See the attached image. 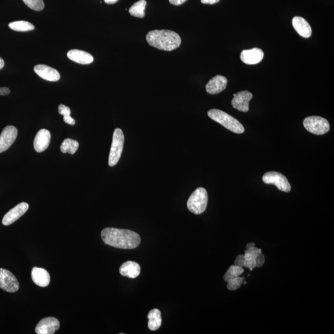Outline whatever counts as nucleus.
Instances as JSON below:
<instances>
[{
    "instance_id": "obj_1",
    "label": "nucleus",
    "mask_w": 334,
    "mask_h": 334,
    "mask_svg": "<svg viewBox=\"0 0 334 334\" xmlns=\"http://www.w3.org/2000/svg\"><path fill=\"white\" fill-rule=\"evenodd\" d=\"M101 237L107 245L120 249H135L141 243L140 236L129 230L106 228L102 231Z\"/></svg>"
},
{
    "instance_id": "obj_2",
    "label": "nucleus",
    "mask_w": 334,
    "mask_h": 334,
    "mask_svg": "<svg viewBox=\"0 0 334 334\" xmlns=\"http://www.w3.org/2000/svg\"><path fill=\"white\" fill-rule=\"evenodd\" d=\"M146 40L150 46L165 51L178 48L181 43L180 36L174 31L162 30L149 31Z\"/></svg>"
},
{
    "instance_id": "obj_3",
    "label": "nucleus",
    "mask_w": 334,
    "mask_h": 334,
    "mask_svg": "<svg viewBox=\"0 0 334 334\" xmlns=\"http://www.w3.org/2000/svg\"><path fill=\"white\" fill-rule=\"evenodd\" d=\"M209 118L224 126L233 133L242 134L244 132L243 125L232 116L219 109H211L207 113Z\"/></svg>"
},
{
    "instance_id": "obj_4",
    "label": "nucleus",
    "mask_w": 334,
    "mask_h": 334,
    "mask_svg": "<svg viewBox=\"0 0 334 334\" xmlns=\"http://www.w3.org/2000/svg\"><path fill=\"white\" fill-rule=\"evenodd\" d=\"M208 203V194L206 189L199 188L191 194L187 202V207L194 214L199 215L206 210Z\"/></svg>"
},
{
    "instance_id": "obj_5",
    "label": "nucleus",
    "mask_w": 334,
    "mask_h": 334,
    "mask_svg": "<svg viewBox=\"0 0 334 334\" xmlns=\"http://www.w3.org/2000/svg\"><path fill=\"white\" fill-rule=\"evenodd\" d=\"M125 136L122 130L120 128L115 129L113 135L112 143L110 148L109 165L110 167H114L119 161L122 156L124 145Z\"/></svg>"
},
{
    "instance_id": "obj_6",
    "label": "nucleus",
    "mask_w": 334,
    "mask_h": 334,
    "mask_svg": "<svg viewBox=\"0 0 334 334\" xmlns=\"http://www.w3.org/2000/svg\"><path fill=\"white\" fill-rule=\"evenodd\" d=\"M303 125L307 131L316 135H323L329 131V122L325 118L311 116L304 120Z\"/></svg>"
},
{
    "instance_id": "obj_7",
    "label": "nucleus",
    "mask_w": 334,
    "mask_h": 334,
    "mask_svg": "<svg viewBox=\"0 0 334 334\" xmlns=\"http://www.w3.org/2000/svg\"><path fill=\"white\" fill-rule=\"evenodd\" d=\"M262 180L265 184L275 185L279 190L285 193L291 191L290 183L285 176L282 173L276 172H267L263 176Z\"/></svg>"
},
{
    "instance_id": "obj_8",
    "label": "nucleus",
    "mask_w": 334,
    "mask_h": 334,
    "mask_svg": "<svg viewBox=\"0 0 334 334\" xmlns=\"http://www.w3.org/2000/svg\"><path fill=\"white\" fill-rule=\"evenodd\" d=\"M20 285L17 278L12 272L0 268V288L9 293L19 290Z\"/></svg>"
},
{
    "instance_id": "obj_9",
    "label": "nucleus",
    "mask_w": 334,
    "mask_h": 334,
    "mask_svg": "<svg viewBox=\"0 0 334 334\" xmlns=\"http://www.w3.org/2000/svg\"><path fill=\"white\" fill-rule=\"evenodd\" d=\"M17 129L13 126H7L0 135V153L6 151L17 139Z\"/></svg>"
},
{
    "instance_id": "obj_10",
    "label": "nucleus",
    "mask_w": 334,
    "mask_h": 334,
    "mask_svg": "<svg viewBox=\"0 0 334 334\" xmlns=\"http://www.w3.org/2000/svg\"><path fill=\"white\" fill-rule=\"evenodd\" d=\"M234 98L231 105L235 109L243 112H248L249 110V104L253 97V95L248 91L239 92L233 94Z\"/></svg>"
},
{
    "instance_id": "obj_11",
    "label": "nucleus",
    "mask_w": 334,
    "mask_h": 334,
    "mask_svg": "<svg viewBox=\"0 0 334 334\" xmlns=\"http://www.w3.org/2000/svg\"><path fill=\"white\" fill-rule=\"evenodd\" d=\"M29 209V205L26 202H21L15 206L14 208L11 209L5 215L3 218L2 223L5 226H9L12 224L17 220L22 217Z\"/></svg>"
},
{
    "instance_id": "obj_12",
    "label": "nucleus",
    "mask_w": 334,
    "mask_h": 334,
    "mask_svg": "<svg viewBox=\"0 0 334 334\" xmlns=\"http://www.w3.org/2000/svg\"><path fill=\"white\" fill-rule=\"evenodd\" d=\"M60 328V322L56 318L46 317L41 320L36 325L37 334H54Z\"/></svg>"
},
{
    "instance_id": "obj_13",
    "label": "nucleus",
    "mask_w": 334,
    "mask_h": 334,
    "mask_svg": "<svg viewBox=\"0 0 334 334\" xmlns=\"http://www.w3.org/2000/svg\"><path fill=\"white\" fill-rule=\"evenodd\" d=\"M264 52L259 48L244 50L242 51L240 58L241 61L248 65L257 64L264 59Z\"/></svg>"
},
{
    "instance_id": "obj_14",
    "label": "nucleus",
    "mask_w": 334,
    "mask_h": 334,
    "mask_svg": "<svg viewBox=\"0 0 334 334\" xmlns=\"http://www.w3.org/2000/svg\"><path fill=\"white\" fill-rule=\"evenodd\" d=\"M227 79L225 76H215L206 84L207 93L212 95L219 94L227 88Z\"/></svg>"
},
{
    "instance_id": "obj_15",
    "label": "nucleus",
    "mask_w": 334,
    "mask_h": 334,
    "mask_svg": "<svg viewBox=\"0 0 334 334\" xmlns=\"http://www.w3.org/2000/svg\"><path fill=\"white\" fill-rule=\"evenodd\" d=\"M51 135L49 130L42 129L37 133L34 140V149L37 152H42L49 147Z\"/></svg>"
},
{
    "instance_id": "obj_16",
    "label": "nucleus",
    "mask_w": 334,
    "mask_h": 334,
    "mask_svg": "<svg viewBox=\"0 0 334 334\" xmlns=\"http://www.w3.org/2000/svg\"><path fill=\"white\" fill-rule=\"evenodd\" d=\"M34 72L45 80L57 81L60 80V75L57 70L45 65H36L34 68Z\"/></svg>"
},
{
    "instance_id": "obj_17",
    "label": "nucleus",
    "mask_w": 334,
    "mask_h": 334,
    "mask_svg": "<svg viewBox=\"0 0 334 334\" xmlns=\"http://www.w3.org/2000/svg\"><path fill=\"white\" fill-rule=\"evenodd\" d=\"M31 278L33 282L41 287H47L51 282L49 272L42 268L34 267L31 271Z\"/></svg>"
},
{
    "instance_id": "obj_18",
    "label": "nucleus",
    "mask_w": 334,
    "mask_h": 334,
    "mask_svg": "<svg viewBox=\"0 0 334 334\" xmlns=\"http://www.w3.org/2000/svg\"><path fill=\"white\" fill-rule=\"evenodd\" d=\"M68 59L80 64H90L94 61L93 55L88 52L78 49H72L67 53Z\"/></svg>"
},
{
    "instance_id": "obj_19",
    "label": "nucleus",
    "mask_w": 334,
    "mask_h": 334,
    "mask_svg": "<svg viewBox=\"0 0 334 334\" xmlns=\"http://www.w3.org/2000/svg\"><path fill=\"white\" fill-rule=\"evenodd\" d=\"M292 24L294 30L299 35L304 38H309L312 35V28L304 18L295 17L293 18Z\"/></svg>"
},
{
    "instance_id": "obj_20",
    "label": "nucleus",
    "mask_w": 334,
    "mask_h": 334,
    "mask_svg": "<svg viewBox=\"0 0 334 334\" xmlns=\"http://www.w3.org/2000/svg\"><path fill=\"white\" fill-rule=\"evenodd\" d=\"M119 272L124 277L135 278L140 274L141 267L137 262L127 261L121 265Z\"/></svg>"
},
{
    "instance_id": "obj_21",
    "label": "nucleus",
    "mask_w": 334,
    "mask_h": 334,
    "mask_svg": "<svg viewBox=\"0 0 334 334\" xmlns=\"http://www.w3.org/2000/svg\"><path fill=\"white\" fill-rule=\"evenodd\" d=\"M149 319L148 327L152 331H156L162 325L161 312L159 309H154L151 310L147 315Z\"/></svg>"
},
{
    "instance_id": "obj_22",
    "label": "nucleus",
    "mask_w": 334,
    "mask_h": 334,
    "mask_svg": "<svg viewBox=\"0 0 334 334\" xmlns=\"http://www.w3.org/2000/svg\"><path fill=\"white\" fill-rule=\"evenodd\" d=\"M147 2L146 0H139L129 9V13L133 17L143 18L145 16Z\"/></svg>"
},
{
    "instance_id": "obj_23",
    "label": "nucleus",
    "mask_w": 334,
    "mask_h": 334,
    "mask_svg": "<svg viewBox=\"0 0 334 334\" xmlns=\"http://www.w3.org/2000/svg\"><path fill=\"white\" fill-rule=\"evenodd\" d=\"M79 147V143L77 141L74 139L67 138L63 141L61 146H60V151L63 153H69L74 154L75 153Z\"/></svg>"
},
{
    "instance_id": "obj_24",
    "label": "nucleus",
    "mask_w": 334,
    "mask_h": 334,
    "mask_svg": "<svg viewBox=\"0 0 334 334\" xmlns=\"http://www.w3.org/2000/svg\"><path fill=\"white\" fill-rule=\"evenodd\" d=\"M11 30L18 32H26L34 30V26L28 21H17L10 23L9 25Z\"/></svg>"
},
{
    "instance_id": "obj_25",
    "label": "nucleus",
    "mask_w": 334,
    "mask_h": 334,
    "mask_svg": "<svg viewBox=\"0 0 334 334\" xmlns=\"http://www.w3.org/2000/svg\"><path fill=\"white\" fill-rule=\"evenodd\" d=\"M244 272V269L243 267H240L236 266V265H231L229 268V269L227 270V272H226L224 277V280L225 282H228L233 278L240 277L241 274H243Z\"/></svg>"
},
{
    "instance_id": "obj_26",
    "label": "nucleus",
    "mask_w": 334,
    "mask_h": 334,
    "mask_svg": "<svg viewBox=\"0 0 334 334\" xmlns=\"http://www.w3.org/2000/svg\"><path fill=\"white\" fill-rule=\"evenodd\" d=\"M58 111L60 115L63 116V120L66 123L70 125H75V120L70 116L71 110L69 107L60 104L58 108Z\"/></svg>"
},
{
    "instance_id": "obj_27",
    "label": "nucleus",
    "mask_w": 334,
    "mask_h": 334,
    "mask_svg": "<svg viewBox=\"0 0 334 334\" xmlns=\"http://www.w3.org/2000/svg\"><path fill=\"white\" fill-rule=\"evenodd\" d=\"M24 3L31 9L35 11H41L44 9L43 0H23Z\"/></svg>"
},
{
    "instance_id": "obj_28",
    "label": "nucleus",
    "mask_w": 334,
    "mask_h": 334,
    "mask_svg": "<svg viewBox=\"0 0 334 334\" xmlns=\"http://www.w3.org/2000/svg\"><path fill=\"white\" fill-rule=\"evenodd\" d=\"M244 280V277H237L234 278L228 282L227 288L230 291L238 290L243 285Z\"/></svg>"
},
{
    "instance_id": "obj_29",
    "label": "nucleus",
    "mask_w": 334,
    "mask_h": 334,
    "mask_svg": "<svg viewBox=\"0 0 334 334\" xmlns=\"http://www.w3.org/2000/svg\"><path fill=\"white\" fill-rule=\"evenodd\" d=\"M261 253H262V252L261 249L253 247V248L247 249L245 254H244V257H245L246 260H255L258 256V255Z\"/></svg>"
},
{
    "instance_id": "obj_30",
    "label": "nucleus",
    "mask_w": 334,
    "mask_h": 334,
    "mask_svg": "<svg viewBox=\"0 0 334 334\" xmlns=\"http://www.w3.org/2000/svg\"><path fill=\"white\" fill-rule=\"evenodd\" d=\"M245 261L246 259L245 257H244V255H239V256L236 257L235 262V265H236V266L243 267L244 266V263H245Z\"/></svg>"
},
{
    "instance_id": "obj_31",
    "label": "nucleus",
    "mask_w": 334,
    "mask_h": 334,
    "mask_svg": "<svg viewBox=\"0 0 334 334\" xmlns=\"http://www.w3.org/2000/svg\"><path fill=\"white\" fill-rule=\"evenodd\" d=\"M255 261H256V267H261L264 264L265 261L264 254L262 253L259 254L258 256L255 259Z\"/></svg>"
},
{
    "instance_id": "obj_32",
    "label": "nucleus",
    "mask_w": 334,
    "mask_h": 334,
    "mask_svg": "<svg viewBox=\"0 0 334 334\" xmlns=\"http://www.w3.org/2000/svg\"><path fill=\"white\" fill-rule=\"evenodd\" d=\"M248 269L252 270L254 268L256 267V261L254 259L252 260H246L245 263H244V266Z\"/></svg>"
},
{
    "instance_id": "obj_33",
    "label": "nucleus",
    "mask_w": 334,
    "mask_h": 334,
    "mask_svg": "<svg viewBox=\"0 0 334 334\" xmlns=\"http://www.w3.org/2000/svg\"><path fill=\"white\" fill-rule=\"evenodd\" d=\"M187 0H169L171 4L177 5V6L183 4Z\"/></svg>"
},
{
    "instance_id": "obj_34",
    "label": "nucleus",
    "mask_w": 334,
    "mask_h": 334,
    "mask_svg": "<svg viewBox=\"0 0 334 334\" xmlns=\"http://www.w3.org/2000/svg\"><path fill=\"white\" fill-rule=\"evenodd\" d=\"M10 93V90L8 88H0V95L1 96H6Z\"/></svg>"
},
{
    "instance_id": "obj_35",
    "label": "nucleus",
    "mask_w": 334,
    "mask_h": 334,
    "mask_svg": "<svg viewBox=\"0 0 334 334\" xmlns=\"http://www.w3.org/2000/svg\"><path fill=\"white\" fill-rule=\"evenodd\" d=\"M219 1L220 0H201V2L202 3V4L210 5L216 4V3H218Z\"/></svg>"
},
{
    "instance_id": "obj_36",
    "label": "nucleus",
    "mask_w": 334,
    "mask_h": 334,
    "mask_svg": "<svg viewBox=\"0 0 334 334\" xmlns=\"http://www.w3.org/2000/svg\"><path fill=\"white\" fill-rule=\"evenodd\" d=\"M118 1V0H104V2L107 4H114Z\"/></svg>"
},
{
    "instance_id": "obj_37",
    "label": "nucleus",
    "mask_w": 334,
    "mask_h": 334,
    "mask_svg": "<svg viewBox=\"0 0 334 334\" xmlns=\"http://www.w3.org/2000/svg\"><path fill=\"white\" fill-rule=\"evenodd\" d=\"M253 247H255V243H249V244H247L246 249H250L251 248H253Z\"/></svg>"
},
{
    "instance_id": "obj_38",
    "label": "nucleus",
    "mask_w": 334,
    "mask_h": 334,
    "mask_svg": "<svg viewBox=\"0 0 334 334\" xmlns=\"http://www.w3.org/2000/svg\"><path fill=\"white\" fill-rule=\"evenodd\" d=\"M5 65L4 60L0 57V70L4 68Z\"/></svg>"
}]
</instances>
